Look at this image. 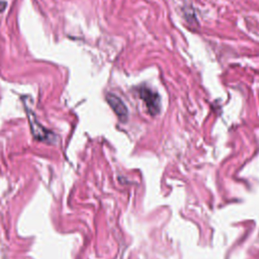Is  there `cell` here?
Wrapping results in <instances>:
<instances>
[{
    "label": "cell",
    "mask_w": 259,
    "mask_h": 259,
    "mask_svg": "<svg viewBox=\"0 0 259 259\" xmlns=\"http://www.w3.org/2000/svg\"><path fill=\"white\" fill-rule=\"evenodd\" d=\"M26 113H27V118H28V122L30 125V130H31V133H32V136L34 137V139L41 141V142H46V143H55L56 137H55L54 133H52L51 131L44 127L38 122V120L36 119L34 114L27 107H26Z\"/></svg>",
    "instance_id": "cell-1"
},
{
    "label": "cell",
    "mask_w": 259,
    "mask_h": 259,
    "mask_svg": "<svg viewBox=\"0 0 259 259\" xmlns=\"http://www.w3.org/2000/svg\"><path fill=\"white\" fill-rule=\"evenodd\" d=\"M138 93H139V96L145 102L149 112L152 115L158 114L161 108V101H160L159 94L154 90H152L151 88L144 85L138 88Z\"/></svg>",
    "instance_id": "cell-2"
},
{
    "label": "cell",
    "mask_w": 259,
    "mask_h": 259,
    "mask_svg": "<svg viewBox=\"0 0 259 259\" xmlns=\"http://www.w3.org/2000/svg\"><path fill=\"white\" fill-rule=\"evenodd\" d=\"M106 101L108 105L112 108L113 112L117 115L118 119L121 121H125L127 118V108L121 101V99L112 93H108L106 95Z\"/></svg>",
    "instance_id": "cell-3"
},
{
    "label": "cell",
    "mask_w": 259,
    "mask_h": 259,
    "mask_svg": "<svg viewBox=\"0 0 259 259\" xmlns=\"http://www.w3.org/2000/svg\"><path fill=\"white\" fill-rule=\"evenodd\" d=\"M6 8V2L4 1H0V13Z\"/></svg>",
    "instance_id": "cell-4"
}]
</instances>
